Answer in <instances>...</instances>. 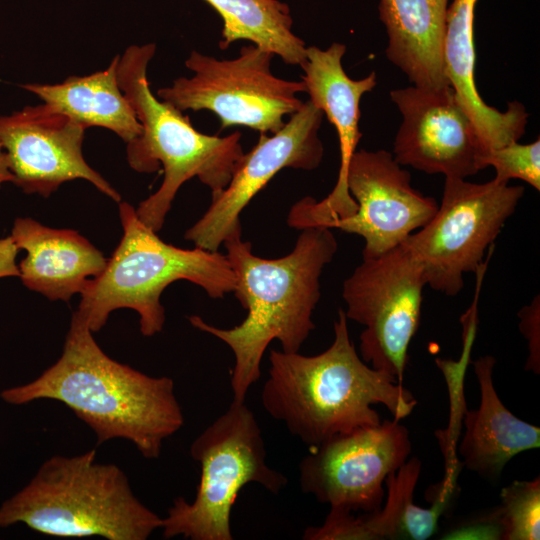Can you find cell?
Segmentation results:
<instances>
[{
	"mask_svg": "<svg viewBox=\"0 0 540 540\" xmlns=\"http://www.w3.org/2000/svg\"><path fill=\"white\" fill-rule=\"evenodd\" d=\"M501 505L487 520L496 527L498 539L539 540L540 479L514 481L502 489Z\"/></svg>",
	"mask_w": 540,
	"mask_h": 540,
	"instance_id": "24",
	"label": "cell"
},
{
	"mask_svg": "<svg viewBox=\"0 0 540 540\" xmlns=\"http://www.w3.org/2000/svg\"><path fill=\"white\" fill-rule=\"evenodd\" d=\"M86 128L46 103L0 115V142L13 183L25 193L47 198L60 185L85 179L116 202L120 194L85 161Z\"/></svg>",
	"mask_w": 540,
	"mask_h": 540,
	"instance_id": "14",
	"label": "cell"
},
{
	"mask_svg": "<svg viewBox=\"0 0 540 540\" xmlns=\"http://www.w3.org/2000/svg\"><path fill=\"white\" fill-rule=\"evenodd\" d=\"M174 381L153 377L104 353L85 319L73 313L60 358L35 380L5 389L13 405L40 399L62 402L95 433L97 443L121 438L147 459L184 424Z\"/></svg>",
	"mask_w": 540,
	"mask_h": 540,
	"instance_id": "1",
	"label": "cell"
},
{
	"mask_svg": "<svg viewBox=\"0 0 540 540\" xmlns=\"http://www.w3.org/2000/svg\"><path fill=\"white\" fill-rule=\"evenodd\" d=\"M155 50L154 43L129 46L119 58L117 78L142 128L127 143L130 167L139 173L163 169L159 189L135 209L139 219L158 232L186 181L197 177L215 197L229 184L244 152L240 132L224 137L203 134L182 111L154 96L147 68Z\"/></svg>",
	"mask_w": 540,
	"mask_h": 540,
	"instance_id": "4",
	"label": "cell"
},
{
	"mask_svg": "<svg viewBox=\"0 0 540 540\" xmlns=\"http://www.w3.org/2000/svg\"><path fill=\"white\" fill-rule=\"evenodd\" d=\"M346 46L332 43L323 50L306 47V59L301 63L304 74L301 81L312 104L326 115L336 129L340 146V168L333 190L322 200L305 197L290 209L287 224L301 230L322 226L327 221L353 215L357 204L347 187V169L362 137L359 129L360 101L362 96L377 85L372 71L366 77L354 80L345 72L342 58Z\"/></svg>",
	"mask_w": 540,
	"mask_h": 540,
	"instance_id": "16",
	"label": "cell"
},
{
	"mask_svg": "<svg viewBox=\"0 0 540 540\" xmlns=\"http://www.w3.org/2000/svg\"><path fill=\"white\" fill-rule=\"evenodd\" d=\"M411 441L400 420H384L312 446L299 464V484L330 509L373 513L381 509L387 476L409 458Z\"/></svg>",
	"mask_w": 540,
	"mask_h": 540,
	"instance_id": "11",
	"label": "cell"
},
{
	"mask_svg": "<svg viewBox=\"0 0 540 540\" xmlns=\"http://www.w3.org/2000/svg\"><path fill=\"white\" fill-rule=\"evenodd\" d=\"M323 112L310 100L277 132L260 133L257 144L237 162L232 178L184 238L195 247L218 251L225 240L241 235L240 214L249 202L282 169L313 170L323 158L318 136Z\"/></svg>",
	"mask_w": 540,
	"mask_h": 540,
	"instance_id": "12",
	"label": "cell"
},
{
	"mask_svg": "<svg viewBox=\"0 0 540 540\" xmlns=\"http://www.w3.org/2000/svg\"><path fill=\"white\" fill-rule=\"evenodd\" d=\"M6 182H13V175L9 169L6 152L0 142V188Z\"/></svg>",
	"mask_w": 540,
	"mask_h": 540,
	"instance_id": "28",
	"label": "cell"
},
{
	"mask_svg": "<svg viewBox=\"0 0 540 540\" xmlns=\"http://www.w3.org/2000/svg\"><path fill=\"white\" fill-rule=\"evenodd\" d=\"M448 0H380L388 60L421 88L450 85L444 69Z\"/></svg>",
	"mask_w": 540,
	"mask_h": 540,
	"instance_id": "21",
	"label": "cell"
},
{
	"mask_svg": "<svg viewBox=\"0 0 540 540\" xmlns=\"http://www.w3.org/2000/svg\"><path fill=\"white\" fill-rule=\"evenodd\" d=\"M119 215L123 227L120 243L104 271L87 282L76 311L93 333L100 331L109 315L120 308L138 313L143 336L159 333L165 323L161 294L177 280L200 286L211 298H222L234 291L236 278L226 255L164 242L127 202L119 203Z\"/></svg>",
	"mask_w": 540,
	"mask_h": 540,
	"instance_id": "6",
	"label": "cell"
},
{
	"mask_svg": "<svg viewBox=\"0 0 540 540\" xmlns=\"http://www.w3.org/2000/svg\"><path fill=\"white\" fill-rule=\"evenodd\" d=\"M346 180L357 211L322 226L361 236L365 242L363 259L378 257L402 244L438 209L433 197L412 187L410 173L386 150L355 151Z\"/></svg>",
	"mask_w": 540,
	"mask_h": 540,
	"instance_id": "13",
	"label": "cell"
},
{
	"mask_svg": "<svg viewBox=\"0 0 540 540\" xmlns=\"http://www.w3.org/2000/svg\"><path fill=\"white\" fill-rule=\"evenodd\" d=\"M417 457L408 460L385 480L386 499L379 511L355 513L330 509L321 526L310 527L313 540H426L438 530L447 504L432 501L430 508L414 504L413 496L421 471Z\"/></svg>",
	"mask_w": 540,
	"mask_h": 540,
	"instance_id": "19",
	"label": "cell"
},
{
	"mask_svg": "<svg viewBox=\"0 0 540 540\" xmlns=\"http://www.w3.org/2000/svg\"><path fill=\"white\" fill-rule=\"evenodd\" d=\"M223 20L221 49L248 40L292 65L306 59L305 42L292 32L287 4L278 0H204Z\"/></svg>",
	"mask_w": 540,
	"mask_h": 540,
	"instance_id": "23",
	"label": "cell"
},
{
	"mask_svg": "<svg viewBox=\"0 0 540 540\" xmlns=\"http://www.w3.org/2000/svg\"><path fill=\"white\" fill-rule=\"evenodd\" d=\"M519 330L528 342V358L525 369L540 373V296L518 311Z\"/></svg>",
	"mask_w": 540,
	"mask_h": 540,
	"instance_id": "26",
	"label": "cell"
},
{
	"mask_svg": "<svg viewBox=\"0 0 540 540\" xmlns=\"http://www.w3.org/2000/svg\"><path fill=\"white\" fill-rule=\"evenodd\" d=\"M190 455L200 465L193 501L175 498L163 518V537L232 540L231 511L240 490L257 483L278 494L287 478L266 462V447L257 419L244 402L227 410L192 442Z\"/></svg>",
	"mask_w": 540,
	"mask_h": 540,
	"instance_id": "7",
	"label": "cell"
},
{
	"mask_svg": "<svg viewBox=\"0 0 540 540\" xmlns=\"http://www.w3.org/2000/svg\"><path fill=\"white\" fill-rule=\"evenodd\" d=\"M274 56L256 45L243 46L231 60L192 51L185 65L194 75L177 78L157 95L180 111L215 113L221 129L245 126L273 134L283 127L285 116L303 105L296 94L306 92L302 81L284 80L271 72Z\"/></svg>",
	"mask_w": 540,
	"mask_h": 540,
	"instance_id": "9",
	"label": "cell"
},
{
	"mask_svg": "<svg viewBox=\"0 0 540 540\" xmlns=\"http://www.w3.org/2000/svg\"><path fill=\"white\" fill-rule=\"evenodd\" d=\"M24 523L55 537L145 540L163 518L133 493L124 471L96 461V450L54 455L0 506V527Z\"/></svg>",
	"mask_w": 540,
	"mask_h": 540,
	"instance_id": "5",
	"label": "cell"
},
{
	"mask_svg": "<svg viewBox=\"0 0 540 540\" xmlns=\"http://www.w3.org/2000/svg\"><path fill=\"white\" fill-rule=\"evenodd\" d=\"M11 237L26 252L18 264L22 283L52 301L69 302L107 265L103 253L71 229H54L20 217L14 221Z\"/></svg>",
	"mask_w": 540,
	"mask_h": 540,
	"instance_id": "17",
	"label": "cell"
},
{
	"mask_svg": "<svg viewBox=\"0 0 540 540\" xmlns=\"http://www.w3.org/2000/svg\"><path fill=\"white\" fill-rule=\"evenodd\" d=\"M477 0H453L448 6L444 39L446 78L470 118L480 141L482 156L525 133L528 113L518 101L505 112L487 105L475 83L474 16Z\"/></svg>",
	"mask_w": 540,
	"mask_h": 540,
	"instance_id": "18",
	"label": "cell"
},
{
	"mask_svg": "<svg viewBox=\"0 0 540 540\" xmlns=\"http://www.w3.org/2000/svg\"><path fill=\"white\" fill-rule=\"evenodd\" d=\"M425 286L422 266L405 243L364 258L343 282L345 315L364 326L360 357L400 384L420 324Z\"/></svg>",
	"mask_w": 540,
	"mask_h": 540,
	"instance_id": "10",
	"label": "cell"
},
{
	"mask_svg": "<svg viewBox=\"0 0 540 540\" xmlns=\"http://www.w3.org/2000/svg\"><path fill=\"white\" fill-rule=\"evenodd\" d=\"M390 98L402 114L393 144L401 166L463 179L482 170L476 130L450 85L394 89Z\"/></svg>",
	"mask_w": 540,
	"mask_h": 540,
	"instance_id": "15",
	"label": "cell"
},
{
	"mask_svg": "<svg viewBox=\"0 0 540 540\" xmlns=\"http://www.w3.org/2000/svg\"><path fill=\"white\" fill-rule=\"evenodd\" d=\"M523 194V186L494 178L473 183L445 177L435 215L403 242L418 258L427 285L447 296L458 295L464 274L476 272Z\"/></svg>",
	"mask_w": 540,
	"mask_h": 540,
	"instance_id": "8",
	"label": "cell"
},
{
	"mask_svg": "<svg viewBox=\"0 0 540 540\" xmlns=\"http://www.w3.org/2000/svg\"><path fill=\"white\" fill-rule=\"evenodd\" d=\"M339 309L334 339L314 356L270 351L268 378L261 391L266 412L310 447L381 420L372 405L382 404L402 420L417 405L396 378L368 366L350 339Z\"/></svg>",
	"mask_w": 540,
	"mask_h": 540,
	"instance_id": "3",
	"label": "cell"
},
{
	"mask_svg": "<svg viewBox=\"0 0 540 540\" xmlns=\"http://www.w3.org/2000/svg\"><path fill=\"white\" fill-rule=\"evenodd\" d=\"M495 169L494 179L508 183L510 179H520L535 190H540V140L529 144L518 141L491 150L481 159L482 169Z\"/></svg>",
	"mask_w": 540,
	"mask_h": 540,
	"instance_id": "25",
	"label": "cell"
},
{
	"mask_svg": "<svg viewBox=\"0 0 540 540\" xmlns=\"http://www.w3.org/2000/svg\"><path fill=\"white\" fill-rule=\"evenodd\" d=\"M223 244L236 278L233 292L247 315L229 329L210 325L197 315L188 320L230 347L235 357L230 381L233 400L244 402L261 376V360L270 342L278 340L286 353L299 352L315 329L312 314L321 295L320 277L338 243L331 228L315 226L301 229L293 250L276 259L253 254L251 243L241 235Z\"/></svg>",
	"mask_w": 540,
	"mask_h": 540,
	"instance_id": "2",
	"label": "cell"
},
{
	"mask_svg": "<svg viewBox=\"0 0 540 540\" xmlns=\"http://www.w3.org/2000/svg\"><path fill=\"white\" fill-rule=\"evenodd\" d=\"M119 58L117 55L106 69L87 76H70L57 84H23L22 88L86 129L106 128L129 143L142 128L118 83Z\"/></svg>",
	"mask_w": 540,
	"mask_h": 540,
	"instance_id": "22",
	"label": "cell"
},
{
	"mask_svg": "<svg viewBox=\"0 0 540 540\" xmlns=\"http://www.w3.org/2000/svg\"><path fill=\"white\" fill-rule=\"evenodd\" d=\"M495 364L490 355L473 362L480 405L465 412V433L459 446L464 466L489 480H497L517 454L540 446L539 427L516 417L499 398L492 378Z\"/></svg>",
	"mask_w": 540,
	"mask_h": 540,
	"instance_id": "20",
	"label": "cell"
},
{
	"mask_svg": "<svg viewBox=\"0 0 540 540\" xmlns=\"http://www.w3.org/2000/svg\"><path fill=\"white\" fill-rule=\"evenodd\" d=\"M18 250L11 236L0 238V278L19 277L20 272L16 263Z\"/></svg>",
	"mask_w": 540,
	"mask_h": 540,
	"instance_id": "27",
	"label": "cell"
}]
</instances>
